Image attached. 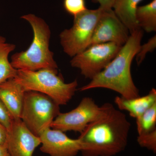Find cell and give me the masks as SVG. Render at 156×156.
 I'll list each match as a JSON object with an SVG mask.
<instances>
[{
  "mask_svg": "<svg viewBox=\"0 0 156 156\" xmlns=\"http://www.w3.org/2000/svg\"><path fill=\"white\" fill-rule=\"evenodd\" d=\"M131 124L110 103L103 115L89 124L78 137L83 156H114L125 150Z\"/></svg>",
  "mask_w": 156,
  "mask_h": 156,
  "instance_id": "cell-1",
  "label": "cell"
},
{
  "mask_svg": "<svg viewBox=\"0 0 156 156\" xmlns=\"http://www.w3.org/2000/svg\"><path fill=\"white\" fill-rule=\"evenodd\" d=\"M143 36V31L140 28L130 34L115 58L89 83L80 88V91L105 88L118 92L127 99L139 97V90L131 76V65L141 45Z\"/></svg>",
  "mask_w": 156,
  "mask_h": 156,
  "instance_id": "cell-2",
  "label": "cell"
},
{
  "mask_svg": "<svg viewBox=\"0 0 156 156\" xmlns=\"http://www.w3.org/2000/svg\"><path fill=\"white\" fill-rule=\"evenodd\" d=\"M21 18L28 21L31 26L33 40L27 50L12 55L11 65L17 70L58 69L54 54L49 48L51 31L49 25L44 20L33 14L24 15Z\"/></svg>",
  "mask_w": 156,
  "mask_h": 156,
  "instance_id": "cell-3",
  "label": "cell"
},
{
  "mask_svg": "<svg viewBox=\"0 0 156 156\" xmlns=\"http://www.w3.org/2000/svg\"><path fill=\"white\" fill-rule=\"evenodd\" d=\"M58 69H44L37 71L17 70L14 79L25 91H33L50 97L58 105H66L77 90V80L65 83Z\"/></svg>",
  "mask_w": 156,
  "mask_h": 156,
  "instance_id": "cell-4",
  "label": "cell"
},
{
  "mask_svg": "<svg viewBox=\"0 0 156 156\" xmlns=\"http://www.w3.org/2000/svg\"><path fill=\"white\" fill-rule=\"evenodd\" d=\"M59 113V105L48 95L26 91L20 119L35 135L39 136L45 129L50 128Z\"/></svg>",
  "mask_w": 156,
  "mask_h": 156,
  "instance_id": "cell-5",
  "label": "cell"
},
{
  "mask_svg": "<svg viewBox=\"0 0 156 156\" xmlns=\"http://www.w3.org/2000/svg\"><path fill=\"white\" fill-rule=\"evenodd\" d=\"M103 9H87L74 16L73 26L59 34L63 51L70 57L81 53L90 46L95 26Z\"/></svg>",
  "mask_w": 156,
  "mask_h": 156,
  "instance_id": "cell-6",
  "label": "cell"
},
{
  "mask_svg": "<svg viewBox=\"0 0 156 156\" xmlns=\"http://www.w3.org/2000/svg\"><path fill=\"white\" fill-rule=\"evenodd\" d=\"M109 103L99 106L92 98L84 97L75 108L66 113H59L50 128L63 132L74 131L80 134L89 124L102 116Z\"/></svg>",
  "mask_w": 156,
  "mask_h": 156,
  "instance_id": "cell-7",
  "label": "cell"
},
{
  "mask_svg": "<svg viewBox=\"0 0 156 156\" xmlns=\"http://www.w3.org/2000/svg\"><path fill=\"white\" fill-rule=\"evenodd\" d=\"M122 47L114 43L90 45L73 57L71 65L80 69L85 78L92 80L112 61Z\"/></svg>",
  "mask_w": 156,
  "mask_h": 156,
  "instance_id": "cell-8",
  "label": "cell"
},
{
  "mask_svg": "<svg viewBox=\"0 0 156 156\" xmlns=\"http://www.w3.org/2000/svg\"><path fill=\"white\" fill-rule=\"evenodd\" d=\"M129 34L128 29L117 17L112 9L104 10L95 26L90 46L114 43L123 46L129 38Z\"/></svg>",
  "mask_w": 156,
  "mask_h": 156,
  "instance_id": "cell-9",
  "label": "cell"
},
{
  "mask_svg": "<svg viewBox=\"0 0 156 156\" xmlns=\"http://www.w3.org/2000/svg\"><path fill=\"white\" fill-rule=\"evenodd\" d=\"M40 145V136L34 134L21 119L14 120L8 131L6 146L11 156H33Z\"/></svg>",
  "mask_w": 156,
  "mask_h": 156,
  "instance_id": "cell-10",
  "label": "cell"
},
{
  "mask_svg": "<svg viewBox=\"0 0 156 156\" xmlns=\"http://www.w3.org/2000/svg\"><path fill=\"white\" fill-rule=\"evenodd\" d=\"M42 152L50 156H76L80 152V140L69 138L64 132L48 128L39 136Z\"/></svg>",
  "mask_w": 156,
  "mask_h": 156,
  "instance_id": "cell-11",
  "label": "cell"
},
{
  "mask_svg": "<svg viewBox=\"0 0 156 156\" xmlns=\"http://www.w3.org/2000/svg\"><path fill=\"white\" fill-rule=\"evenodd\" d=\"M26 91L14 78L0 84V98L14 120L21 119Z\"/></svg>",
  "mask_w": 156,
  "mask_h": 156,
  "instance_id": "cell-12",
  "label": "cell"
},
{
  "mask_svg": "<svg viewBox=\"0 0 156 156\" xmlns=\"http://www.w3.org/2000/svg\"><path fill=\"white\" fill-rule=\"evenodd\" d=\"M114 102L119 110L128 112L130 116L136 119L156 103V90L152 88L147 95L130 99L117 96Z\"/></svg>",
  "mask_w": 156,
  "mask_h": 156,
  "instance_id": "cell-13",
  "label": "cell"
},
{
  "mask_svg": "<svg viewBox=\"0 0 156 156\" xmlns=\"http://www.w3.org/2000/svg\"><path fill=\"white\" fill-rule=\"evenodd\" d=\"M142 0H115L112 9L119 19L132 34L138 27L135 19L138 5Z\"/></svg>",
  "mask_w": 156,
  "mask_h": 156,
  "instance_id": "cell-14",
  "label": "cell"
},
{
  "mask_svg": "<svg viewBox=\"0 0 156 156\" xmlns=\"http://www.w3.org/2000/svg\"><path fill=\"white\" fill-rule=\"evenodd\" d=\"M135 19L138 27L147 32L156 31V0L142 6H138Z\"/></svg>",
  "mask_w": 156,
  "mask_h": 156,
  "instance_id": "cell-15",
  "label": "cell"
},
{
  "mask_svg": "<svg viewBox=\"0 0 156 156\" xmlns=\"http://www.w3.org/2000/svg\"><path fill=\"white\" fill-rule=\"evenodd\" d=\"M15 48V45L7 43L5 38L0 35V84L14 78L17 73V69L12 66L9 59V54Z\"/></svg>",
  "mask_w": 156,
  "mask_h": 156,
  "instance_id": "cell-16",
  "label": "cell"
},
{
  "mask_svg": "<svg viewBox=\"0 0 156 156\" xmlns=\"http://www.w3.org/2000/svg\"><path fill=\"white\" fill-rule=\"evenodd\" d=\"M138 135L146 134L156 129V103L136 119Z\"/></svg>",
  "mask_w": 156,
  "mask_h": 156,
  "instance_id": "cell-17",
  "label": "cell"
},
{
  "mask_svg": "<svg viewBox=\"0 0 156 156\" xmlns=\"http://www.w3.org/2000/svg\"><path fill=\"white\" fill-rule=\"evenodd\" d=\"M137 142L141 147L145 148L156 153V129L146 134L138 135Z\"/></svg>",
  "mask_w": 156,
  "mask_h": 156,
  "instance_id": "cell-18",
  "label": "cell"
},
{
  "mask_svg": "<svg viewBox=\"0 0 156 156\" xmlns=\"http://www.w3.org/2000/svg\"><path fill=\"white\" fill-rule=\"evenodd\" d=\"M63 5L65 10L74 17L87 9L85 0H63Z\"/></svg>",
  "mask_w": 156,
  "mask_h": 156,
  "instance_id": "cell-19",
  "label": "cell"
},
{
  "mask_svg": "<svg viewBox=\"0 0 156 156\" xmlns=\"http://www.w3.org/2000/svg\"><path fill=\"white\" fill-rule=\"evenodd\" d=\"M156 47V36L151 38L145 44L140 45L139 50L137 51L135 57L136 63L138 65L143 61L147 54L152 52L155 49Z\"/></svg>",
  "mask_w": 156,
  "mask_h": 156,
  "instance_id": "cell-20",
  "label": "cell"
},
{
  "mask_svg": "<svg viewBox=\"0 0 156 156\" xmlns=\"http://www.w3.org/2000/svg\"><path fill=\"white\" fill-rule=\"evenodd\" d=\"M14 120L9 110L0 98V123L9 131L12 126Z\"/></svg>",
  "mask_w": 156,
  "mask_h": 156,
  "instance_id": "cell-21",
  "label": "cell"
},
{
  "mask_svg": "<svg viewBox=\"0 0 156 156\" xmlns=\"http://www.w3.org/2000/svg\"><path fill=\"white\" fill-rule=\"evenodd\" d=\"M8 136V130L0 123V146L6 147Z\"/></svg>",
  "mask_w": 156,
  "mask_h": 156,
  "instance_id": "cell-22",
  "label": "cell"
},
{
  "mask_svg": "<svg viewBox=\"0 0 156 156\" xmlns=\"http://www.w3.org/2000/svg\"><path fill=\"white\" fill-rule=\"evenodd\" d=\"M94 3H99L100 8L104 10L112 9L115 0H92Z\"/></svg>",
  "mask_w": 156,
  "mask_h": 156,
  "instance_id": "cell-23",
  "label": "cell"
},
{
  "mask_svg": "<svg viewBox=\"0 0 156 156\" xmlns=\"http://www.w3.org/2000/svg\"><path fill=\"white\" fill-rule=\"evenodd\" d=\"M0 156H11L5 147L0 146Z\"/></svg>",
  "mask_w": 156,
  "mask_h": 156,
  "instance_id": "cell-24",
  "label": "cell"
}]
</instances>
